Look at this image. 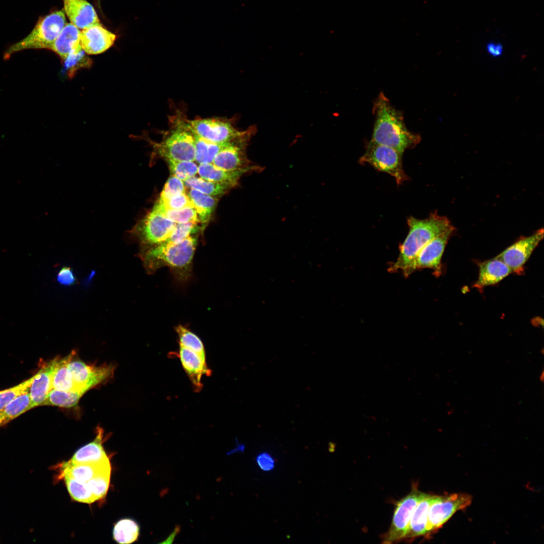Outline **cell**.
<instances>
[{"label":"cell","mask_w":544,"mask_h":544,"mask_svg":"<svg viewBox=\"0 0 544 544\" xmlns=\"http://www.w3.org/2000/svg\"><path fill=\"white\" fill-rule=\"evenodd\" d=\"M63 11L70 23L80 30L100 24L94 7L86 0H63Z\"/></svg>","instance_id":"18"},{"label":"cell","mask_w":544,"mask_h":544,"mask_svg":"<svg viewBox=\"0 0 544 544\" xmlns=\"http://www.w3.org/2000/svg\"><path fill=\"white\" fill-rule=\"evenodd\" d=\"M470 495L454 493L447 496H434L428 513L427 533L441 528L457 511L471 503Z\"/></svg>","instance_id":"10"},{"label":"cell","mask_w":544,"mask_h":544,"mask_svg":"<svg viewBox=\"0 0 544 544\" xmlns=\"http://www.w3.org/2000/svg\"><path fill=\"white\" fill-rule=\"evenodd\" d=\"M375 123L371 142L391 147L403 154L418 145L421 137L406 127L402 114L380 93L373 108Z\"/></svg>","instance_id":"1"},{"label":"cell","mask_w":544,"mask_h":544,"mask_svg":"<svg viewBox=\"0 0 544 544\" xmlns=\"http://www.w3.org/2000/svg\"><path fill=\"white\" fill-rule=\"evenodd\" d=\"M258 466L263 471H269L274 469L275 461L268 453L263 452L259 454L255 459Z\"/></svg>","instance_id":"43"},{"label":"cell","mask_w":544,"mask_h":544,"mask_svg":"<svg viewBox=\"0 0 544 544\" xmlns=\"http://www.w3.org/2000/svg\"><path fill=\"white\" fill-rule=\"evenodd\" d=\"M157 202L164 208L169 210H178L186 208H194L192 200L186 192L176 194L167 198H159Z\"/></svg>","instance_id":"40"},{"label":"cell","mask_w":544,"mask_h":544,"mask_svg":"<svg viewBox=\"0 0 544 544\" xmlns=\"http://www.w3.org/2000/svg\"><path fill=\"white\" fill-rule=\"evenodd\" d=\"M58 467L59 477L66 474L78 481L84 482L99 473L111 471L109 459L95 463H75L69 460L61 463Z\"/></svg>","instance_id":"20"},{"label":"cell","mask_w":544,"mask_h":544,"mask_svg":"<svg viewBox=\"0 0 544 544\" xmlns=\"http://www.w3.org/2000/svg\"><path fill=\"white\" fill-rule=\"evenodd\" d=\"M33 376L18 385L0 391V411L21 395L29 392Z\"/></svg>","instance_id":"37"},{"label":"cell","mask_w":544,"mask_h":544,"mask_svg":"<svg viewBox=\"0 0 544 544\" xmlns=\"http://www.w3.org/2000/svg\"><path fill=\"white\" fill-rule=\"evenodd\" d=\"M84 394L79 390L64 391L52 388L42 405H52L67 409L76 407Z\"/></svg>","instance_id":"29"},{"label":"cell","mask_w":544,"mask_h":544,"mask_svg":"<svg viewBox=\"0 0 544 544\" xmlns=\"http://www.w3.org/2000/svg\"><path fill=\"white\" fill-rule=\"evenodd\" d=\"M487 50L492 56L497 57L502 54L503 48L502 44L500 43L490 42L487 45Z\"/></svg>","instance_id":"44"},{"label":"cell","mask_w":544,"mask_h":544,"mask_svg":"<svg viewBox=\"0 0 544 544\" xmlns=\"http://www.w3.org/2000/svg\"><path fill=\"white\" fill-rule=\"evenodd\" d=\"M409 232L399 246L398 256L388 267L390 273L401 272L405 277L411 274L413 263L421 250L434 238L452 226L446 217L432 213L425 219L410 217L407 219Z\"/></svg>","instance_id":"3"},{"label":"cell","mask_w":544,"mask_h":544,"mask_svg":"<svg viewBox=\"0 0 544 544\" xmlns=\"http://www.w3.org/2000/svg\"><path fill=\"white\" fill-rule=\"evenodd\" d=\"M176 223L153 209L132 229L131 235L144 251L165 241L171 235Z\"/></svg>","instance_id":"7"},{"label":"cell","mask_w":544,"mask_h":544,"mask_svg":"<svg viewBox=\"0 0 544 544\" xmlns=\"http://www.w3.org/2000/svg\"><path fill=\"white\" fill-rule=\"evenodd\" d=\"M195 160L199 164L212 163L219 151L228 142L218 143L211 142L194 134Z\"/></svg>","instance_id":"30"},{"label":"cell","mask_w":544,"mask_h":544,"mask_svg":"<svg viewBox=\"0 0 544 544\" xmlns=\"http://www.w3.org/2000/svg\"><path fill=\"white\" fill-rule=\"evenodd\" d=\"M188 121L194 134L215 143L229 142L242 132L235 127L234 120L224 117H196Z\"/></svg>","instance_id":"12"},{"label":"cell","mask_w":544,"mask_h":544,"mask_svg":"<svg viewBox=\"0 0 544 544\" xmlns=\"http://www.w3.org/2000/svg\"><path fill=\"white\" fill-rule=\"evenodd\" d=\"M543 238L542 228L529 236L519 239L497 257L508 266L512 273L522 274L525 263Z\"/></svg>","instance_id":"13"},{"label":"cell","mask_w":544,"mask_h":544,"mask_svg":"<svg viewBox=\"0 0 544 544\" xmlns=\"http://www.w3.org/2000/svg\"><path fill=\"white\" fill-rule=\"evenodd\" d=\"M56 280L60 285L71 286L77 283V278L73 269L69 266L62 267L58 272Z\"/></svg>","instance_id":"42"},{"label":"cell","mask_w":544,"mask_h":544,"mask_svg":"<svg viewBox=\"0 0 544 544\" xmlns=\"http://www.w3.org/2000/svg\"><path fill=\"white\" fill-rule=\"evenodd\" d=\"M103 436V429L97 427L94 440L77 450L70 461L75 463H95L109 459L102 445Z\"/></svg>","instance_id":"21"},{"label":"cell","mask_w":544,"mask_h":544,"mask_svg":"<svg viewBox=\"0 0 544 544\" xmlns=\"http://www.w3.org/2000/svg\"><path fill=\"white\" fill-rule=\"evenodd\" d=\"M454 229L453 226L451 227L432 239L421 250L412 265L411 274L416 270L423 268L433 270L434 274L437 276L441 274L442 257L446 245Z\"/></svg>","instance_id":"14"},{"label":"cell","mask_w":544,"mask_h":544,"mask_svg":"<svg viewBox=\"0 0 544 544\" xmlns=\"http://www.w3.org/2000/svg\"><path fill=\"white\" fill-rule=\"evenodd\" d=\"M197 244L196 237L191 235L179 242H164L139 252L138 257L148 274H153L159 268L167 266L177 281L185 282L191 276Z\"/></svg>","instance_id":"2"},{"label":"cell","mask_w":544,"mask_h":544,"mask_svg":"<svg viewBox=\"0 0 544 544\" xmlns=\"http://www.w3.org/2000/svg\"><path fill=\"white\" fill-rule=\"evenodd\" d=\"M183 192H186L184 183L177 177L172 175L167 180L159 198H167Z\"/></svg>","instance_id":"41"},{"label":"cell","mask_w":544,"mask_h":544,"mask_svg":"<svg viewBox=\"0 0 544 544\" xmlns=\"http://www.w3.org/2000/svg\"><path fill=\"white\" fill-rule=\"evenodd\" d=\"M81 31L71 23H66L55 40L50 50L64 59L80 45Z\"/></svg>","instance_id":"22"},{"label":"cell","mask_w":544,"mask_h":544,"mask_svg":"<svg viewBox=\"0 0 544 544\" xmlns=\"http://www.w3.org/2000/svg\"><path fill=\"white\" fill-rule=\"evenodd\" d=\"M170 171L173 175L183 181L194 177L198 173V166L193 161L166 160Z\"/></svg>","instance_id":"36"},{"label":"cell","mask_w":544,"mask_h":544,"mask_svg":"<svg viewBox=\"0 0 544 544\" xmlns=\"http://www.w3.org/2000/svg\"><path fill=\"white\" fill-rule=\"evenodd\" d=\"M116 36L102 25H95L81 31L80 45L87 54H98L110 48Z\"/></svg>","instance_id":"15"},{"label":"cell","mask_w":544,"mask_h":544,"mask_svg":"<svg viewBox=\"0 0 544 544\" xmlns=\"http://www.w3.org/2000/svg\"><path fill=\"white\" fill-rule=\"evenodd\" d=\"M184 183L187 187L215 197L222 196L234 187L228 184L210 181L195 176L186 180Z\"/></svg>","instance_id":"28"},{"label":"cell","mask_w":544,"mask_h":544,"mask_svg":"<svg viewBox=\"0 0 544 544\" xmlns=\"http://www.w3.org/2000/svg\"><path fill=\"white\" fill-rule=\"evenodd\" d=\"M247 173L243 171H229L220 168L213 163L200 164L198 174L200 178L210 181L226 183L233 187L238 185L240 177Z\"/></svg>","instance_id":"24"},{"label":"cell","mask_w":544,"mask_h":544,"mask_svg":"<svg viewBox=\"0 0 544 544\" xmlns=\"http://www.w3.org/2000/svg\"><path fill=\"white\" fill-rule=\"evenodd\" d=\"M29 392L18 396L0 411V427L30 410Z\"/></svg>","instance_id":"31"},{"label":"cell","mask_w":544,"mask_h":544,"mask_svg":"<svg viewBox=\"0 0 544 544\" xmlns=\"http://www.w3.org/2000/svg\"><path fill=\"white\" fill-rule=\"evenodd\" d=\"M543 372H542V373H541V377H540V380H541V381H542V380H543Z\"/></svg>","instance_id":"45"},{"label":"cell","mask_w":544,"mask_h":544,"mask_svg":"<svg viewBox=\"0 0 544 544\" xmlns=\"http://www.w3.org/2000/svg\"><path fill=\"white\" fill-rule=\"evenodd\" d=\"M64 11L57 10L41 17L31 32L24 38L11 45L5 51L8 59L16 52L26 49H50L57 36L66 24Z\"/></svg>","instance_id":"5"},{"label":"cell","mask_w":544,"mask_h":544,"mask_svg":"<svg viewBox=\"0 0 544 544\" xmlns=\"http://www.w3.org/2000/svg\"><path fill=\"white\" fill-rule=\"evenodd\" d=\"M70 357L71 353L63 358H59L53 374L52 388L64 391L78 390L67 366Z\"/></svg>","instance_id":"26"},{"label":"cell","mask_w":544,"mask_h":544,"mask_svg":"<svg viewBox=\"0 0 544 544\" xmlns=\"http://www.w3.org/2000/svg\"><path fill=\"white\" fill-rule=\"evenodd\" d=\"M255 126H251L228 142L217 154L212 163L216 166L229 171H243L249 173L261 169L254 165L248 159L246 148L252 137L256 132Z\"/></svg>","instance_id":"6"},{"label":"cell","mask_w":544,"mask_h":544,"mask_svg":"<svg viewBox=\"0 0 544 544\" xmlns=\"http://www.w3.org/2000/svg\"><path fill=\"white\" fill-rule=\"evenodd\" d=\"M111 471L99 473L86 482L97 500L103 498L108 491Z\"/></svg>","instance_id":"38"},{"label":"cell","mask_w":544,"mask_h":544,"mask_svg":"<svg viewBox=\"0 0 544 544\" xmlns=\"http://www.w3.org/2000/svg\"><path fill=\"white\" fill-rule=\"evenodd\" d=\"M188 195L194 205L199 222L202 224L201 230H203L213 214L218 199L192 188H190Z\"/></svg>","instance_id":"25"},{"label":"cell","mask_w":544,"mask_h":544,"mask_svg":"<svg viewBox=\"0 0 544 544\" xmlns=\"http://www.w3.org/2000/svg\"><path fill=\"white\" fill-rule=\"evenodd\" d=\"M153 209L177 224L192 221L200 222L194 208H186L178 210H169L164 208L156 201Z\"/></svg>","instance_id":"35"},{"label":"cell","mask_w":544,"mask_h":544,"mask_svg":"<svg viewBox=\"0 0 544 544\" xmlns=\"http://www.w3.org/2000/svg\"><path fill=\"white\" fill-rule=\"evenodd\" d=\"M67 366L77 389L84 393L111 378L114 370L111 364H88L78 357L75 351L71 353Z\"/></svg>","instance_id":"9"},{"label":"cell","mask_w":544,"mask_h":544,"mask_svg":"<svg viewBox=\"0 0 544 544\" xmlns=\"http://www.w3.org/2000/svg\"><path fill=\"white\" fill-rule=\"evenodd\" d=\"M479 266L478 278L473 286L480 290L499 283L512 273L508 266L497 256L480 263Z\"/></svg>","instance_id":"19"},{"label":"cell","mask_w":544,"mask_h":544,"mask_svg":"<svg viewBox=\"0 0 544 544\" xmlns=\"http://www.w3.org/2000/svg\"><path fill=\"white\" fill-rule=\"evenodd\" d=\"M185 112L177 109L169 116L168 128L162 132L163 138L156 142L145 135L142 137L152 147L154 152L167 160H195L194 133Z\"/></svg>","instance_id":"4"},{"label":"cell","mask_w":544,"mask_h":544,"mask_svg":"<svg viewBox=\"0 0 544 544\" xmlns=\"http://www.w3.org/2000/svg\"><path fill=\"white\" fill-rule=\"evenodd\" d=\"M59 357L44 363L38 371L33 375V379L29 393L30 397V410L42 406L48 393L52 389L53 372Z\"/></svg>","instance_id":"16"},{"label":"cell","mask_w":544,"mask_h":544,"mask_svg":"<svg viewBox=\"0 0 544 544\" xmlns=\"http://www.w3.org/2000/svg\"><path fill=\"white\" fill-rule=\"evenodd\" d=\"M177 356L190 380L194 391H200L202 387L201 378L203 375L210 376L212 371L208 368L206 360L196 353L184 347H179Z\"/></svg>","instance_id":"17"},{"label":"cell","mask_w":544,"mask_h":544,"mask_svg":"<svg viewBox=\"0 0 544 544\" xmlns=\"http://www.w3.org/2000/svg\"><path fill=\"white\" fill-rule=\"evenodd\" d=\"M433 496L426 494L417 504L412 515L404 538H414L427 534L428 513Z\"/></svg>","instance_id":"23"},{"label":"cell","mask_w":544,"mask_h":544,"mask_svg":"<svg viewBox=\"0 0 544 544\" xmlns=\"http://www.w3.org/2000/svg\"><path fill=\"white\" fill-rule=\"evenodd\" d=\"M175 330L178 334L180 346L196 353L206 359L203 344L197 335L182 325L175 327Z\"/></svg>","instance_id":"34"},{"label":"cell","mask_w":544,"mask_h":544,"mask_svg":"<svg viewBox=\"0 0 544 544\" xmlns=\"http://www.w3.org/2000/svg\"><path fill=\"white\" fill-rule=\"evenodd\" d=\"M425 495L414 487L407 495L398 501L390 527L383 536L384 543H393L404 538L414 510Z\"/></svg>","instance_id":"11"},{"label":"cell","mask_w":544,"mask_h":544,"mask_svg":"<svg viewBox=\"0 0 544 544\" xmlns=\"http://www.w3.org/2000/svg\"><path fill=\"white\" fill-rule=\"evenodd\" d=\"M199 223V222L192 221L185 223H176L172 234L164 242L177 243L185 239L197 231Z\"/></svg>","instance_id":"39"},{"label":"cell","mask_w":544,"mask_h":544,"mask_svg":"<svg viewBox=\"0 0 544 544\" xmlns=\"http://www.w3.org/2000/svg\"><path fill=\"white\" fill-rule=\"evenodd\" d=\"M140 534V527L134 520L123 518L118 520L114 525L112 535L113 539L120 544H129L137 540Z\"/></svg>","instance_id":"27"},{"label":"cell","mask_w":544,"mask_h":544,"mask_svg":"<svg viewBox=\"0 0 544 544\" xmlns=\"http://www.w3.org/2000/svg\"><path fill=\"white\" fill-rule=\"evenodd\" d=\"M59 477L64 480L69 493L75 501L87 504L97 501L86 482L78 481L66 474Z\"/></svg>","instance_id":"32"},{"label":"cell","mask_w":544,"mask_h":544,"mask_svg":"<svg viewBox=\"0 0 544 544\" xmlns=\"http://www.w3.org/2000/svg\"><path fill=\"white\" fill-rule=\"evenodd\" d=\"M402 155L391 147L370 141L359 162L362 164H369L376 169L389 174L400 185L409 178L403 169Z\"/></svg>","instance_id":"8"},{"label":"cell","mask_w":544,"mask_h":544,"mask_svg":"<svg viewBox=\"0 0 544 544\" xmlns=\"http://www.w3.org/2000/svg\"><path fill=\"white\" fill-rule=\"evenodd\" d=\"M64 66L69 77H73L77 71L82 68H88L92 64L91 59L82 48L81 45L71 51L62 60Z\"/></svg>","instance_id":"33"}]
</instances>
